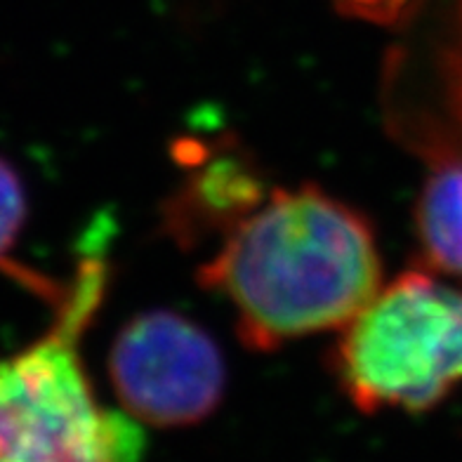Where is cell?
Segmentation results:
<instances>
[{
	"mask_svg": "<svg viewBox=\"0 0 462 462\" xmlns=\"http://www.w3.org/2000/svg\"><path fill=\"white\" fill-rule=\"evenodd\" d=\"M225 298L236 333L255 352L340 330L383 286L375 229L317 184L272 187L199 267Z\"/></svg>",
	"mask_w": 462,
	"mask_h": 462,
	"instance_id": "6da1fadb",
	"label": "cell"
},
{
	"mask_svg": "<svg viewBox=\"0 0 462 462\" xmlns=\"http://www.w3.org/2000/svg\"><path fill=\"white\" fill-rule=\"evenodd\" d=\"M109 286L104 253H86L55 307V321L0 361V462H134L142 434L97 402L83 337Z\"/></svg>",
	"mask_w": 462,
	"mask_h": 462,
	"instance_id": "7a4b0ae2",
	"label": "cell"
},
{
	"mask_svg": "<svg viewBox=\"0 0 462 462\" xmlns=\"http://www.w3.org/2000/svg\"><path fill=\"white\" fill-rule=\"evenodd\" d=\"M330 365L361 413H422L462 383V286L413 267L337 330Z\"/></svg>",
	"mask_w": 462,
	"mask_h": 462,
	"instance_id": "3957f363",
	"label": "cell"
},
{
	"mask_svg": "<svg viewBox=\"0 0 462 462\" xmlns=\"http://www.w3.org/2000/svg\"><path fill=\"white\" fill-rule=\"evenodd\" d=\"M116 396L134 420L196 425L215 413L226 387L225 354L206 328L171 310L130 319L109 349Z\"/></svg>",
	"mask_w": 462,
	"mask_h": 462,
	"instance_id": "277c9868",
	"label": "cell"
},
{
	"mask_svg": "<svg viewBox=\"0 0 462 462\" xmlns=\"http://www.w3.org/2000/svg\"><path fill=\"white\" fill-rule=\"evenodd\" d=\"M180 146L187 165L184 180L165 208V226L182 245L225 236L238 219L255 210L274 184H269L253 156L236 146Z\"/></svg>",
	"mask_w": 462,
	"mask_h": 462,
	"instance_id": "5b68a950",
	"label": "cell"
},
{
	"mask_svg": "<svg viewBox=\"0 0 462 462\" xmlns=\"http://www.w3.org/2000/svg\"><path fill=\"white\" fill-rule=\"evenodd\" d=\"M415 203L420 267L462 286V153L430 149Z\"/></svg>",
	"mask_w": 462,
	"mask_h": 462,
	"instance_id": "8992f818",
	"label": "cell"
},
{
	"mask_svg": "<svg viewBox=\"0 0 462 462\" xmlns=\"http://www.w3.org/2000/svg\"><path fill=\"white\" fill-rule=\"evenodd\" d=\"M437 114L418 134L420 152L448 149L462 153V3L453 0L450 22L434 57Z\"/></svg>",
	"mask_w": 462,
	"mask_h": 462,
	"instance_id": "52a82bcc",
	"label": "cell"
},
{
	"mask_svg": "<svg viewBox=\"0 0 462 462\" xmlns=\"http://www.w3.org/2000/svg\"><path fill=\"white\" fill-rule=\"evenodd\" d=\"M26 222V189L19 172L14 171L13 163L0 156V274L13 279L14 283L24 286L26 291L48 300L52 307H57L64 291L67 281L55 283L48 276L38 274L33 269L24 267L14 257V248L19 244V236L24 231Z\"/></svg>",
	"mask_w": 462,
	"mask_h": 462,
	"instance_id": "ba28073f",
	"label": "cell"
},
{
	"mask_svg": "<svg viewBox=\"0 0 462 462\" xmlns=\"http://www.w3.org/2000/svg\"><path fill=\"white\" fill-rule=\"evenodd\" d=\"M342 13L373 24H394L399 22L411 0H333Z\"/></svg>",
	"mask_w": 462,
	"mask_h": 462,
	"instance_id": "9c48e42d",
	"label": "cell"
},
{
	"mask_svg": "<svg viewBox=\"0 0 462 462\" xmlns=\"http://www.w3.org/2000/svg\"><path fill=\"white\" fill-rule=\"evenodd\" d=\"M460 3H462V0H460Z\"/></svg>",
	"mask_w": 462,
	"mask_h": 462,
	"instance_id": "30bf717a",
	"label": "cell"
}]
</instances>
